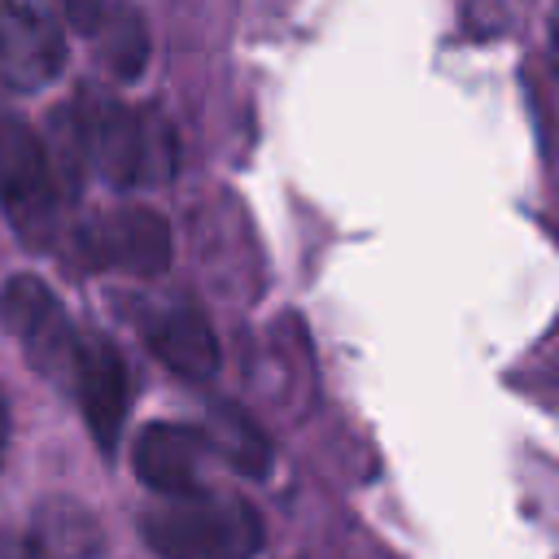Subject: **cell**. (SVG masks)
<instances>
[{"label":"cell","instance_id":"cell-1","mask_svg":"<svg viewBox=\"0 0 559 559\" xmlns=\"http://www.w3.org/2000/svg\"><path fill=\"white\" fill-rule=\"evenodd\" d=\"M140 533L162 559H253L266 542L258 507L218 489L157 498L144 507Z\"/></svg>","mask_w":559,"mask_h":559},{"label":"cell","instance_id":"cell-2","mask_svg":"<svg viewBox=\"0 0 559 559\" xmlns=\"http://www.w3.org/2000/svg\"><path fill=\"white\" fill-rule=\"evenodd\" d=\"M79 127L87 144V162L114 183V188H135V183H162L179 166V144L175 127L157 109H131L118 96H105L96 87H79Z\"/></svg>","mask_w":559,"mask_h":559},{"label":"cell","instance_id":"cell-3","mask_svg":"<svg viewBox=\"0 0 559 559\" xmlns=\"http://www.w3.org/2000/svg\"><path fill=\"white\" fill-rule=\"evenodd\" d=\"M57 179L44 135L22 114H0V210L26 249H48L57 236Z\"/></svg>","mask_w":559,"mask_h":559},{"label":"cell","instance_id":"cell-4","mask_svg":"<svg viewBox=\"0 0 559 559\" xmlns=\"http://www.w3.org/2000/svg\"><path fill=\"white\" fill-rule=\"evenodd\" d=\"M0 328L22 345L26 362L70 389V376H74V349H79V332L66 314V306L57 301V293L35 280V275H13L4 288H0Z\"/></svg>","mask_w":559,"mask_h":559},{"label":"cell","instance_id":"cell-5","mask_svg":"<svg viewBox=\"0 0 559 559\" xmlns=\"http://www.w3.org/2000/svg\"><path fill=\"white\" fill-rule=\"evenodd\" d=\"M79 253L100 271H127L153 280L166 275L175 258V236L166 214L148 205H118L109 214H92L79 227Z\"/></svg>","mask_w":559,"mask_h":559},{"label":"cell","instance_id":"cell-6","mask_svg":"<svg viewBox=\"0 0 559 559\" xmlns=\"http://www.w3.org/2000/svg\"><path fill=\"white\" fill-rule=\"evenodd\" d=\"M70 389L79 393L92 441L105 454H114V445L122 437V424H127V406H131V380H127V362H122L118 345L96 336V332L79 336Z\"/></svg>","mask_w":559,"mask_h":559},{"label":"cell","instance_id":"cell-7","mask_svg":"<svg viewBox=\"0 0 559 559\" xmlns=\"http://www.w3.org/2000/svg\"><path fill=\"white\" fill-rule=\"evenodd\" d=\"M61 22L39 4H0V79L13 92H39L61 74Z\"/></svg>","mask_w":559,"mask_h":559},{"label":"cell","instance_id":"cell-8","mask_svg":"<svg viewBox=\"0 0 559 559\" xmlns=\"http://www.w3.org/2000/svg\"><path fill=\"white\" fill-rule=\"evenodd\" d=\"M140 332H144L148 349L157 354V362L170 367L175 376L205 384L218 371V336L197 306H183V301L148 306L140 319Z\"/></svg>","mask_w":559,"mask_h":559},{"label":"cell","instance_id":"cell-9","mask_svg":"<svg viewBox=\"0 0 559 559\" xmlns=\"http://www.w3.org/2000/svg\"><path fill=\"white\" fill-rule=\"evenodd\" d=\"M205 454H210V445H205L201 428H192V424H148L135 441V476L157 498L192 493V489H201Z\"/></svg>","mask_w":559,"mask_h":559},{"label":"cell","instance_id":"cell-10","mask_svg":"<svg viewBox=\"0 0 559 559\" xmlns=\"http://www.w3.org/2000/svg\"><path fill=\"white\" fill-rule=\"evenodd\" d=\"M66 17H70V26H79V35H87L96 44V52L105 57V66L118 79H135L144 70V61H148V31H144V17L135 9L74 0L66 9Z\"/></svg>","mask_w":559,"mask_h":559},{"label":"cell","instance_id":"cell-11","mask_svg":"<svg viewBox=\"0 0 559 559\" xmlns=\"http://www.w3.org/2000/svg\"><path fill=\"white\" fill-rule=\"evenodd\" d=\"M205 432V445H214L240 476L249 480H262L271 472V437L262 432V424L236 406V402H214L210 406V424L201 428Z\"/></svg>","mask_w":559,"mask_h":559},{"label":"cell","instance_id":"cell-12","mask_svg":"<svg viewBox=\"0 0 559 559\" xmlns=\"http://www.w3.org/2000/svg\"><path fill=\"white\" fill-rule=\"evenodd\" d=\"M44 153H48V166H52L57 192H61V188L79 192V188H83V170H87V144H83V127H79V114H74V105H61V109H52V118H48V140H44Z\"/></svg>","mask_w":559,"mask_h":559},{"label":"cell","instance_id":"cell-13","mask_svg":"<svg viewBox=\"0 0 559 559\" xmlns=\"http://www.w3.org/2000/svg\"><path fill=\"white\" fill-rule=\"evenodd\" d=\"M0 559H48L35 542H22V537H9L4 546H0Z\"/></svg>","mask_w":559,"mask_h":559},{"label":"cell","instance_id":"cell-14","mask_svg":"<svg viewBox=\"0 0 559 559\" xmlns=\"http://www.w3.org/2000/svg\"><path fill=\"white\" fill-rule=\"evenodd\" d=\"M4 450H9V402L0 393V459H4Z\"/></svg>","mask_w":559,"mask_h":559}]
</instances>
